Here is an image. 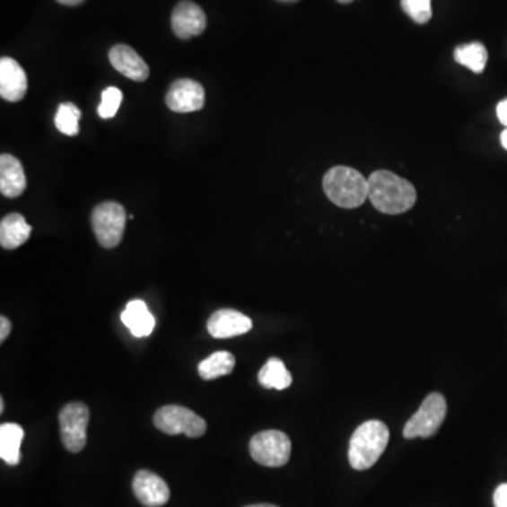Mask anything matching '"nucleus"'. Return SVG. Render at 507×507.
<instances>
[{
  "instance_id": "nucleus-10",
  "label": "nucleus",
  "mask_w": 507,
  "mask_h": 507,
  "mask_svg": "<svg viewBox=\"0 0 507 507\" xmlns=\"http://www.w3.org/2000/svg\"><path fill=\"white\" fill-rule=\"evenodd\" d=\"M170 24L174 30L175 36L180 39H189L192 37L200 36L206 29V14L202 7L197 6L194 2L184 0L177 4Z\"/></svg>"
},
{
  "instance_id": "nucleus-15",
  "label": "nucleus",
  "mask_w": 507,
  "mask_h": 507,
  "mask_svg": "<svg viewBox=\"0 0 507 507\" xmlns=\"http://www.w3.org/2000/svg\"><path fill=\"white\" fill-rule=\"evenodd\" d=\"M27 179L23 165L16 157L4 154L0 157V192L10 199L20 197L26 190Z\"/></svg>"
},
{
  "instance_id": "nucleus-13",
  "label": "nucleus",
  "mask_w": 507,
  "mask_h": 507,
  "mask_svg": "<svg viewBox=\"0 0 507 507\" xmlns=\"http://www.w3.org/2000/svg\"><path fill=\"white\" fill-rule=\"evenodd\" d=\"M109 59L113 68L126 78L133 79L135 83H144L150 75V68L135 49L126 44H118L109 51Z\"/></svg>"
},
{
  "instance_id": "nucleus-23",
  "label": "nucleus",
  "mask_w": 507,
  "mask_h": 507,
  "mask_svg": "<svg viewBox=\"0 0 507 507\" xmlns=\"http://www.w3.org/2000/svg\"><path fill=\"white\" fill-rule=\"evenodd\" d=\"M400 4L415 23L425 24L432 19V0H400Z\"/></svg>"
},
{
  "instance_id": "nucleus-5",
  "label": "nucleus",
  "mask_w": 507,
  "mask_h": 507,
  "mask_svg": "<svg viewBox=\"0 0 507 507\" xmlns=\"http://www.w3.org/2000/svg\"><path fill=\"white\" fill-rule=\"evenodd\" d=\"M291 451V439L279 430L258 433L249 441V454L252 459L269 468H278L288 464Z\"/></svg>"
},
{
  "instance_id": "nucleus-29",
  "label": "nucleus",
  "mask_w": 507,
  "mask_h": 507,
  "mask_svg": "<svg viewBox=\"0 0 507 507\" xmlns=\"http://www.w3.org/2000/svg\"><path fill=\"white\" fill-rule=\"evenodd\" d=\"M501 143L503 145L504 150H507V128L501 135Z\"/></svg>"
},
{
  "instance_id": "nucleus-27",
  "label": "nucleus",
  "mask_w": 507,
  "mask_h": 507,
  "mask_svg": "<svg viewBox=\"0 0 507 507\" xmlns=\"http://www.w3.org/2000/svg\"><path fill=\"white\" fill-rule=\"evenodd\" d=\"M496 113H498V118L501 120L502 125L507 127V99H504V101L499 103Z\"/></svg>"
},
{
  "instance_id": "nucleus-12",
  "label": "nucleus",
  "mask_w": 507,
  "mask_h": 507,
  "mask_svg": "<svg viewBox=\"0 0 507 507\" xmlns=\"http://www.w3.org/2000/svg\"><path fill=\"white\" fill-rule=\"evenodd\" d=\"M251 328V319L232 309H220L207 321V331L213 338L237 337L249 333Z\"/></svg>"
},
{
  "instance_id": "nucleus-11",
  "label": "nucleus",
  "mask_w": 507,
  "mask_h": 507,
  "mask_svg": "<svg viewBox=\"0 0 507 507\" xmlns=\"http://www.w3.org/2000/svg\"><path fill=\"white\" fill-rule=\"evenodd\" d=\"M135 498L145 507H161L170 501V492L167 482L151 471H138L133 479Z\"/></svg>"
},
{
  "instance_id": "nucleus-30",
  "label": "nucleus",
  "mask_w": 507,
  "mask_h": 507,
  "mask_svg": "<svg viewBox=\"0 0 507 507\" xmlns=\"http://www.w3.org/2000/svg\"><path fill=\"white\" fill-rule=\"evenodd\" d=\"M246 507H278V506H275V504L264 503V504H251V506H246Z\"/></svg>"
},
{
  "instance_id": "nucleus-4",
  "label": "nucleus",
  "mask_w": 507,
  "mask_h": 507,
  "mask_svg": "<svg viewBox=\"0 0 507 507\" xmlns=\"http://www.w3.org/2000/svg\"><path fill=\"white\" fill-rule=\"evenodd\" d=\"M127 213L118 202H103L93 209L92 229L103 249H115L125 234Z\"/></svg>"
},
{
  "instance_id": "nucleus-2",
  "label": "nucleus",
  "mask_w": 507,
  "mask_h": 507,
  "mask_svg": "<svg viewBox=\"0 0 507 507\" xmlns=\"http://www.w3.org/2000/svg\"><path fill=\"white\" fill-rule=\"evenodd\" d=\"M389 442V429L380 420H370L361 424L350 440L348 461L357 471L372 468L382 457Z\"/></svg>"
},
{
  "instance_id": "nucleus-14",
  "label": "nucleus",
  "mask_w": 507,
  "mask_h": 507,
  "mask_svg": "<svg viewBox=\"0 0 507 507\" xmlns=\"http://www.w3.org/2000/svg\"><path fill=\"white\" fill-rule=\"evenodd\" d=\"M27 75L17 61L0 59V96L7 101H19L26 96Z\"/></svg>"
},
{
  "instance_id": "nucleus-26",
  "label": "nucleus",
  "mask_w": 507,
  "mask_h": 507,
  "mask_svg": "<svg viewBox=\"0 0 507 507\" xmlns=\"http://www.w3.org/2000/svg\"><path fill=\"white\" fill-rule=\"evenodd\" d=\"M10 331H12V323L9 319L2 316L0 318V343H4L9 337Z\"/></svg>"
},
{
  "instance_id": "nucleus-24",
  "label": "nucleus",
  "mask_w": 507,
  "mask_h": 507,
  "mask_svg": "<svg viewBox=\"0 0 507 507\" xmlns=\"http://www.w3.org/2000/svg\"><path fill=\"white\" fill-rule=\"evenodd\" d=\"M123 101V93L120 89L110 86L101 92V105L98 108L99 116L101 118H115Z\"/></svg>"
},
{
  "instance_id": "nucleus-21",
  "label": "nucleus",
  "mask_w": 507,
  "mask_h": 507,
  "mask_svg": "<svg viewBox=\"0 0 507 507\" xmlns=\"http://www.w3.org/2000/svg\"><path fill=\"white\" fill-rule=\"evenodd\" d=\"M454 58L457 63L471 69L472 73L481 74L488 63V51L481 43L465 44L455 48Z\"/></svg>"
},
{
  "instance_id": "nucleus-32",
  "label": "nucleus",
  "mask_w": 507,
  "mask_h": 507,
  "mask_svg": "<svg viewBox=\"0 0 507 507\" xmlns=\"http://www.w3.org/2000/svg\"><path fill=\"white\" fill-rule=\"evenodd\" d=\"M4 399L0 400V412L4 413Z\"/></svg>"
},
{
  "instance_id": "nucleus-3",
  "label": "nucleus",
  "mask_w": 507,
  "mask_h": 507,
  "mask_svg": "<svg viewBox=\"0 0 507 507\" xmlns=\"http://www.w3.org/2000/svg\"><path fill=\"white\" fill-rule=\"evenodd\" d=\"M323 189L328 199L344 207H360L370 197V182L357 170L350 167H334L324 175Z\"/></svg>"
},
{
  "instance_id": "nucleus-7",
  "label": "nucleus",
  "mask_w": 507,
  "mask_h": 507,
  "mask_svg": "<svg viewBox=\"0 0 507 507\" xmlns=\"http://www.w3.org/2000/svg\"><path fill=\"white\" fill-rule=\"evenodd\" d=\"M154 424L165 434H185L190 439L202 437L207 430L205 420L184 406L168 405L155 412Z\"/></svg>"
},
{
  "instance_id": "nucleus-16",
  "label": "nucleus",
  "mask_w": 507,
  "mask_h": 507,
  "mask_svg": "<svg viewBox=\"0 0 507 507\" xmlns=\"http://www.w3.org/2000/svg\"><path fill=\"white\" fill-rule=\"evenodd\" d=\"M121 321L135 337H147L155 328V319L143 301H131L121 313Z\"/></svg>"
},
{
  "instance_id": "nucleus-28",
  "label": "nucleus",
  "mask_w": 507,
  "mask_h": 507,
  "mask_svg": "<svg viewBox=\"0 0 507 507\" xmlns=\"http://www.w3.org/2000/svg\"><path fill=\"white\" fill-rule=\"evenodd\" d=\"M58 4H66V6H78V4H83L85 0H57Z\"/></svg>"
},
{
  "instance_id": "nucleus-9",
  "label": "nucleus",
  "mask_w": 507,
  "mask_h": 507,
  "mask_svg": "<svg viewBox=\"0 0 507 507\" xmlns=\"http://www.w3.org/2000/svg\"><path fill=\"white\" fill-rule=\"evenodd\" d=\"M168 108L177 113H192L205 106V89L192 79H178L165 96Z\"/></svg>"
},
{
  "instance_id": "nucleus-18",
  "label": "nucleus",
  "mask_w": 507,
  "mask_h": 507,
  "mask_svg": "<svg viewBox=\"0 0 507 507\" xmlns=\"http://www.w3.org/2000/svg\"><path fill=\"white\" fill-rule=\"evenodd\" d=\"M24 439V430L16 423H4L0 425V459L7 465L20 462V445Z\"/></svg>"
},
{
  "instance_id": "nucleus-19",
  "label": "nucleus",
  "mask_w": 507,
  "mask_h": 507,
  "mask_svg": "<svg viewBox=\"0 0 507 507\" xmlns=\"http://www.w3.org/2000/svg\"><path fill=\"white\" fill-rule=\"evenodd\" d=\"M258 380L266 389L284 390L292 385V375L284 361L269 358L258 373Z\"/></svg>"
},
{
  "instance_id": "nucleus-17",
  "label": "nucleus",
  "mask_w": 507,
  "mask_h": 507,
  "mask_svg": "<svg viewBox=\"0 0 507 507\" xmlns=\"http://www.w3.org/2000/svg\"><path fill=\"white\" fill-rule=\"evenodd\" d=\"M31 226L20 213H10L0 223V244L6 249H19L30 239Z\"/></svg>"
},
{
  "instance_id": "nucleus-31",
  "label": "nucleus",
  "mask_w": 507,
  "mask_h": 507,
  "mask_svg": "<svg viewBox=\"0 0 507 507\" xmlns=\"http://www.w3.org/2000/svg\"><path fill=\"white\" fill-rule=\"evenodd\" d=\"M278 2H282V4H293V2H298V0H278Z\"/></svg>"
},
{
  "instance_id": "nucleus-8",
  "label": "nucleus",
  "mask_w": 507,
  "mask_h": 507,
  "mask_svg": "<svg viewBox=\"0 0 507 507\" xmlns=\"http://www.w3.org/2000/svg\"><path fill=\"white\" fill-rule=\"evenodd\" d=\"M61 441L66 451H83L86 445V429L89 423L88 406L81 402L64 406L58 415Z\"/></svg>"
},
{
  "instance_id": "nucleus-22",
  "label": "nucleus",
  "mask_w": 507,
  "mask_h": 507,
  "mask_svg": "<svg viewBox=\"0 0 507 507\" xmlns=\"http://www.w3.org/2000/svg\"><path fill=\"white\" fill-rule=\"evenodd\" d=\"M81 110L74 103H61L56 115V126L63 135H76L79 133Z\"/></svg>"
},
{
  "instance_id": "nucleus-1",
  "label": "nucleus",
  "mask_w": 507,
  "mask_h": 507,
  "mask_svg": "<svg viewBox=\"0 0 507 507\" xmlns=\"http://www.w3.org/2000/svg\"><path fill=\"white\" fill-rule=\"evenodd\" d=\"M370 200L378 212L402 214L415 206V187L390 170H375L370 178Z\"/></svg>"
},
{
  "instance_id": "nucleus-20",
  "label": "nucleus",
  "mask_w": 507,
  "mask_h": 507,
  "mask_svg": "<svg viewBox=\"0 0 507 507\" xmlns=\"http://www.w3.org/2000/svg\"><path fill=\"white\" fill-rule=\"evenodd\" d=\"M236 358L229 351H217L213 353L206 360H203L197 367L200 378L205 380H217V378L229 375L234 370Z\"/></svg>"
},
{
  "instance_id": "nucleus-33",
  "label": "nucleus",
  "mask_w": 507,
  "mask_h": 507,
  "mask_svg": "<svg viewBox=\"0 0 507 507\" xmlns=\"http://www.w3.org/2000/svg\"><path fill=\"white\" fill-rule=\"evenodd\" d=\"M337 2H340V4H351V2H353V0H337Z\"/></svg>"
},
{
  "instance_id": "nucleus-25",
  "label": "nucleus",
  "mask_w": 507,
  "mask_h": 507,
  "mask_svg": "<svg viewBox=\"0 0 507 507\" xmlns=\"http://www.w3.org/2000/svg\"><path fill=\"white\" fill-rule=\"evenodd\" d=\"M494 507H507V484L499 485L494 494Z\"/></svg>"
},
{
  "instance_id": "nucleus-6",
  "label": "nucleus",
  "mask_w": 507,
  "mask_h": 507,
  "mask_svg": "<svg viewBox=\"0 0 507 507\" xmlns=\"http://www.w3.org/2000/svg\"><path fill=\"white\" fill-rule=\"evenodd\" d=\"M447 415V402L441 393H430L423 400L420 409L410 417L403 429L405 439L412 440L415 437L429 439L439 432L440 425Z\"/></svg>"
}]
</instances>
